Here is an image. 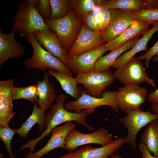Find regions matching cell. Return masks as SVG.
I'll return each instance as SVG.
<instances>
[{
    "mask_svg": "<svg viewBox=\"0 0 158 158\" xmlns=\"http://www.w3.org/2000/svg\"><path fill=\"white\" fill-rule=\"evenodd\" d=\"M67 97L64 93L60 94L45 115L46 128L38 137L33 139V142L37 143L44 137L49 135L51 130L61 124L69 121H75L84 126L88 130L93 129V127L87 123L86 119L88 116L93 112L91 110L85 109L79 113L70 111L64 107L65 101Z\"/></svg>",
    "mask_w": 158,
    "mask_h": 158,
    "instance_id": "6da1fadb",
    "label": "cell"
},
{
    "mask_svg": "<svg viewBox=\"0 0 158 158\" xmlns=\"http://www.w3.org/2000/svg\"><path fill=\"white\" fill-rule=\"evenodd\" d=\"M25 40L31 44L33 50L32 56L24 61L26 69L36 68L44 73L48 69H53L73 76L71 71L61 60L52 55L40 44L33 33L29 34L25 38Z\"/></svg>",
    "mask_w": 158,
    "mask_h": 158,
    "instance_id": "7a4b0ae2",
    "label": "cell"
},
{
    "mask_svg": "<svg viewBox=\"0 0 158 158\" xmlns=\"http://www.w3.org/2000/svg\"><path fill=\"white\" fill-rule=\"evenodd\" d=\"M12 18L14 21L12 31L18 32L21 38L36 31L49 29L29 0L19 2L17 10Z\"/></svg>",
    "mask_w": 158,
    "mask_h": 158,
    "instance_id": "3957f363",
    "label": "cell"
},
{
    "mask_svg": "<svg viewBox=\"0 0 158 158\" xmlns=\"http://www.w3.org/2000/svg\"><path fill=\"white\" fill-rule=\"evenodd\" d=\"M44 21L49 30L56 33L62 47L68 52L76 39L83 23L82 20L72 10L67 15L61 18L49 19Z\"/></svg>",
    "mask_w": 158,
    "mask_h": 158,
    "instance_id": "277c9868",
    "label": "cell"
},
{
    "mask_svg": "<svg viewBox=\"0 0 158 158\" xmlns=\"http://www.w3.org/2000/svg\"><path fill=\"white\" fill-rule=\"evenodd\" d=\"M120 110L126 114L118 119L128 131L125 142L134 150L137 147L136 137L140 130L152 121L158 119V114L144 111L141 107L135 110L126 108Z\"/></svg>",
    "mask_w": 158,
    "mask_h": 158,
    "instance_id": "5b68a950",
    "label": "cell"
},
{
    "mask_svg": "<svg viewBox=\"0 0 158 158\" xmlns=\"http://www.w3.org/2000/svg\"><path fill=\"white\" fill-rule=\"evenodd\" d=\"M81 92L80 96L77 100L64 103L63 105L66 109L75 113H80L85 109L89 110L94 112L96 108L107 106L110 107L115 112H119L116 97V91L105 90L100 98L91 96L84 90H82Z\"/></svg>",
    "mask_w": 158,
    "mask_h": 158,
    "instance_id": "8992f818",
    "label": "cell"
},
{
    "mask_svg": "<svg viewBox=\"0 0 158 158\" xmlns=\"http://www.w3.org/2000/svg\"><path fill=\"white\" fill-rule=\"evenodd\" d=\"M112 140V135L107 129L102 127L89 133H83L74 129L67 135L64 148L71 151L76 150L80 146L90 144L105 145Z\"/></svg>",
    "mask_w": 158,
    "mask_h": 158,
    "instance_id": "52a82bcc",
    "label": "cell"
},
{
    "mask_svg": "<svg viewBox=\"0 0 158 158\" xmlns=\"http://www.w3.org/2000/svg\"><path fill=\"white\" fill-rule=\"evenodd\" d=\"M115 79L123 84H141L146 82L155 87L154 80L149 78L143 63L138 57H134L127 63L114 73Z\"/></svg>",
    "mask_w": 158,
    "mask_h": 158,
    "instance_id": "ba28073f",
    "label": "cell"
},
{
    "mask_svg": "<svg viewBox=\"0 0 158 158\" xmlns=\"http://www.w3.org/2000/svg\"><path fill=\"white\" fill-rule=\"evenodd\" d=\"M78 84L83 85L86 92L93 97L100 98L103 92L114 82V73L110 71L100 72L93 71L75 76Z\"/></svg>",
    "mask_w": 158,
    "mask_h": 158,
    "instance_id": "9c48e42d",
    "label": "cell"
},
{
    "mask_svg": "<svg viewBox=\"0 0 158 158\" xmlns=\"http://www.w3.org/2000/svg\"><path fill=\"white\" fill-rule=\"evenodd\" d=\"M147 95V90L145 87L136 84L124 85L116 91L118 107L119 110L139 109L145 102Z\"/></svg>",
    "mask_w": 158,
    "mask_h": 158,
    "instance_id": "30bf717a",
    "label": "cell"
},
{
    "mask_svg": "<svg viewBox=\"0 0 158 158\" xmlns=\"http://www.w3.org/2000/svg\"><path fill=\"white\" fill-rule=\"evenodd\" d=\"M110 11L111 16L109 24L102 35L105 42L118 37L135 20L133 10L114 9H110Z\"/></svg>",
    "mask_w": 158,
    "mask_h": 158,
    "instance_id": "8fae6325",
    "label": "cell"
},
{
    "mask_svg": "<svg viewBox=\"0 0 158 158\" xmlns=\"http://www.w3.org/2000/svg\"><path fill=\"white\" fill-rule=\"evenodd\" d=\"M107 51L104 45H102L69 58L67 66L75 76L92 71L97 60Z\"/></svg>",
    "mask_w": 158,
    "mask_h": 158,
    "instance_id": "7c38bea8",
    "label": "cell"
},
{
    "mask_svg": "<svg viewBox=\"0 0 158 158\" xmlns=\"http://www.w3.org/2000/svg\"><path fill=\"white\" fill-rule=\"evenodd\" d=\"M102 34L92 31L83 23L73 44L68 52L69 58L94 49L103 45L105 42Z\"/></svg>",
    "mask_w": 158,
    "mask_h": 158,
    "instance_id": "4fadbf2b",
    "label": "cell"
},
{
    "mask_svg": "<svg viewBox=\"0 0 158 158\" xmlns=\"http://www.w3.org/2000/svg\"><path fill=\"white\" fill-rule=\"evenodd\" d=\"M77 126L73 121H69L62 126L55 127L51 130V137L46 144L37 151L28 152L25 155L24 158H40L45 154L56 148H64L67 135Z\"/></svg>",
    "mask_w": 158,
    "mask_h": 158,
    "instance_id": "5bb4252c",
    "label": "cell"
},
{
    "mask_svg": "<svg viewBox=\"0 0 158 158\" xmlns=\"http://www.w3.org/2000/svg\"><path fill=\"white\" fill-rule=\"evenodd\" d=\"M33 33L40 44L54 56L61 60L67 66L68 59V52L62 47L58 36L49 29L36 31Z\"/></svg>",
    "mask_w": 158,
    "mask_h": 158,
    "instance_id": "9a60e30c",
    "label": "cell"
},
{
    "mask_svg": "<svg viewBox=\"0 0 158 158\" xmlns=\"http://www.w3.org/2000/svg\"><path fill=\"white\" fill-rule=\"evenodd\" d=\"M14 82L12 79L0 81V125L6 127L16 113L12 94Z\"/></svg>",
    "mask_w": 158,
    "mask_h": 158,
    "instance_id": "2e32d148",
    "label": "cell"
},
{
    "mask_svg": "<svg viewBox=\"0 0 158 158\" xmlns=\"http://www.w3.org/2000/svg\"><path fill=\"white\" fill-rule=\"evenodd\" d=\"M14 32L5 33L0 29V66L8 60L18 58L25 53V48L17 41Z\"/></svg>",
    "mask_w": 158,
    "mask_h": 158,
    "instance_id": "e0dca14e",
    "label": "cell"
},
{
    "mask_svg": "<svg viewBox=\"0 0 158 158\" xmlns=\"http://www.w3.org/2000/svg\"><path fill=\"white\" fill-rule=\"evenodd\" d=\"M125 138H119L99 147L87 145L76 149L78 158H108L125 143Z\"/></svg>",
    "mask_w": 158,
    "mask_h": 158,
    "instance_id": "ac0fdd59",
    "label": "cell"
},
{
    "mask_svg": "<svg viewBox=\"0 0 158 158\" xmlns=\"http://www.w3.org/2000/svg\"><path fill=\"white\" fill-rule=\"evenodd\" d=\"M149 25L143 21L135 19L121 35L104 45L107 51H111L134 38L143 35L148 30Z\"/></svg>",
    "mask_w": 158,
    "mask_h": 158,
    "instance_id": "d6986e66",
    "label": "cell"
},
{
    "mask_svg": "<svg viewBox=\"0 0 158 158\" xmlns=\"http://www.w3.org/2000/svg\"><path fill=\"white\" fill-rule=\"evenodd\" d=\"M49 75L44 72L43 80L36 82L39 107L44 111H47L57 99V92L54 84L49 80Z\"/></svg>",
    "mask_w": 158,
    "mask_h": 158,
    "instance_id": "ffe728a7",
    "label": "cell"
},
{
    "mask_svg": "<svg viewBox=\"0 0 158 158\" xmlns=\"http://www.w3.org/2000/svg\"><path fill=\"white\" fill-rule=\"evenodd\" d=\"M158 31V21L153 24L152 27L146 31L132 48L120 56L111 67L119 68L127 63L136 54L142 51L147 50V44L149 40L154 34Z\"/></svg>",
    "mask_w": 158,
    "mask_h": 158,
    "instance_id": "44dd1931",
    "label": "cell"
},
{
    "mask_svg": "<svg viewBox=\"0 0 158 158\" xmlns=\"http://www.w3.org/2000/svg\"><path fill=\"white\" fill-rule=\"evenodd\" d=\"M110 16V10L102 5L95 7L82 20L89 29L102 34L108 25Z\"/></svg>",
    "mask_w": 158,
    "mask_h": 158,
    "instance_id": "7402d4cb",
    "label": "cell"
},
{
    "mask_svg": "<svg viewBox=\"0 0 158 158\" xmlns=\"http://www.w3.org/2000/svg\"><path fill=\"white\" fill-rule=\"evenodd\" d=\"M140 38V36L135 37L111 51L107 54L101 56L96 62L93 71L103 72L109 71V68L121 54L132 48Z\"/></svg>",
    "mask_w": 158,
    "mask_h": 158,
    "instance_id": "603a6c76",
    "label": "cell"
},
{
    "mask_svg": "<svg viewBox=\"0 0 158 158\" xmlns=\"http://www.w3.org/2000/svg\"><path fill=\"white\" fill-rule=\"evenodd\" d=\"M33 105L32 112L21 126L16 129L17 133L21 138H26L28 134L32 127L38 124L40 131H44L46 128L45 111L38 107L36 104Z\"/></svg>",
    "mask_w": 158,
    "mask_h": 158,
    "instance_id": "cb8c5ba5",
    "label": "cell"
},
{
    "mask_svg": "<svg viewBox=\"0 0 158 158\" xmlns=\"http://www.w3.org/2000/svg\"><path fill=\"white\" fill-rule=\"evenodd\" d=\"M47 71L49 75L57 80L66 94L74 98L75 100H77L80 97L81 92L78 87L79 84L75 77L53 69H48Z\"/></svg>",
    "mask_w": 158,
    "mask_h": 158,
    "instance_id": "d4e9b609",
    "label": "cell"
},
{
    "mask_svg": "<svg viewBox=\"0 0 158 158\" xmlns=\"http://www.w3.org/2000/svg\"><path fill=\"white\" fill-rule=\"evenodd\" d=\"M140 142L145 145L153 156L158 157V121H152L147 125L140 138Z\"/></svg>",
    "mask_w": 158,
    "mask_h": 158,
    "instance_id": "484cf974",
    "label": "cell"
},
{
    "mask_svg": "<svg viewBox=\"0 0 158 158\" xmlns=\"http://www.w3.org/2000/svg\"><path fill=\"white\" fill-rule=\"evenodd\" d=\"M103 7L109 10L119 9L134 11L147 9L145 0H103Z\"/></svg>",
    "mask_w": 158,
    "mask_h": 158,
    "instance_id": "4316f807",
    "label": "cell"
},
{
    "mask_svg": "<svg viewBox=\"0 0 158 158\" xmlns=\"http://www.w3.org/2000/svg\"><path fill=\"white\" fill-rule=\"evenodd\" d=\"M103 0H71L72 9L82 20L96 7L103 5Z\"/></svg>",
    "mask_w": 158,
    "mask_h": 158,
    "instance_id": "83f0119b",
    "label": "cell"
},
{
    "mask_svg": "<svg viewBox=\"0 0 158 158\" xmlns=\"http://www.w3.org/2000/svg\"><path fill=\"white\" fill-rule=\"evenodd\" d=\"M13 100L24 99L31 102L33 105L37 104L38 98L35 84L24 87L14 86L12 90Z\"/></svg>",
    "mask_w": 158,
    "mask_h": 158,
    "instance_id": "f1b7e54d",
    "label": "cell"
},
{
    "mask_svg": "<svg viewBox=\"0 0 158 158\" xmlns=\"http://www.w3.org/2000/svg\"><path fill=\"white\" fill-rule=\"evenodd\" d=\"M51 13L50 19H58L67 15L71 10V0H50Z\"/></svg>",
    "mask_w": 158,
    "mask_h": 158,
    "instance_id": "f546056e",
    "label": "cell"
},
{
    "mask_svg": "<svg viewBox=\"0 0 158 158\" xmlns=\"http://www.w3.org/2000/svg\"><path fill=\"white\" fill-rule=\"evenodd\" d=\"M16 133V130L12 129L9 126L6 127L0 125V138L5 147L10 158H16V157L13 153L11 148V140Z\"/></svg>",
    "mask_w": 158,
    "mask_h": 158,
    "instance_id": "4dcf8cb0",
    "label": "cell"
},
{
    "mask_svg": "<svg viewBox=\"0 0 158 158\" xmlns=\"http://www.w3.org/2000/svg\"><path fill=\"white\" fill-rule=\"evenodd\" d=\"M136 20L143 21L149 25L158 21V9H146L134 11Z\"/></svg>",
    "mask_w": 158,
    "mask_h": 158,
    "instance_id": "1f68e13d",
    "label": "cell"
},
{
    "mask_svg": "<svg viewBox=\"0 0 158 158\" xmlns=\"http://www.w3.org/2000/svg\"><path fill=\"white\" fill-rule=\"evenodd\" d=\"M29 1L44 20L50 19L51 13V8L49 0H29Z\"/></svg>",
    "mask_w": 158,
    "mask_h": 158,
    "instance_id": "d6a6232c",
    "label": "cell"
},
{
    "mask_svg": "<svg viewBox=\"0 0 158 158\" xmlns=\"http://www.w3.org/2000/svg\"><path fill=\"white\" fill-rule=\"evenodd\" d=\"M158 54V40L144 54L140 56L138 58L140 60H145V64L146 67L149 66L150 59Z\"/></svg>",
    "mask_w": 158,
    "mask_h": 158,
    "instance_id": "836d02e7",
    "label": "cell"
},
{
    "mask_svg": "<svg viewBox=\"0 0 158 158\" xmlns=\"http://www.w3.org/2000/svg\"><path fill=\"white\" fill-rule=\"evenodd\" d=\"M139 150L141 154L140 158H158L153 156L148 150L147 146L144 144L140 143L139 145Z\"/></svg>",
    "mask_w": 158,
    "mask_h": 158,
    "instance_id": "e575fe53",
    "label": "cell"
},
{
    "mask_svg": "<svg viewBox=\"0 0 158 158\" xmlns=\"http://www.w3.org/2000/svg\"><path fill=\"white\" fill-rule=\"evenodd\" d=\"M147 99L152 104L158 103V89L149 93L147 95Z\"/></svg>",
    "mask_w": 158,
    "mask_h": 158,
    "instance_id": "d590c367",
    "label": "cell"
},
{
    "mask_svg": "<svg viewBox=\"0 0 158 158\" xmlns=\"http://www.w3.org/2000/svg\"><path fill=\"white\" fill-rule=\"evenodd\" d=\"M147 9L155 8L158 3V0H145Z\"/></svg>",
    "mask_w": 158,
    "mask_h": 158,
    "instance_id": "8d00e7d4",
    "label": "cell"
},
{
    "mask_svg": "<svg viewBox=\"0 0 158 158\" xmlns=\"http://www.w3.org/2000/svg\"><path fill=\"white\" fill-rule=\"evenodd\" d=\"M78 153L76 150L73 152H71L68 154L58 157L53 158H78Z\"/></svg>",
    "mask_w": 158,
    "mask_h": 158,
    "instance_id": "74e56055",
    "label": "cell"
},
{
    "mask_svg": "<svg viewBox=\"0 0 158 158\" xmlns=\"http://www.w3.org/2000/svg\"><path fill=\"white\" fill-rule=\"evenodd\" d=\"M150 108L154 113L158 114V103L152 104Z\"/></svg>",
    "mask_w": 158,
    "mask_h": 158,
    "instance_id": "f35d334b",
    "label": "cell"
},
{
    "mask_svg": "<svg viewBox=\"0 0 158 158\" xmlns=\"http://www.w3.org/2000/svg\"><path fill=\"white\" fill-rule=\"evenodd\" d=\"M108 158H122V157L118 154H113L111 155Z\"/></svg>",
    "mask_w": 158,
    "mask_h": 158,
    "instance_id": "ab89813d",
    "label": "cell"
},
{
    "mask_svg": "<svg viewBox=\"0 0 158 158\" xmlns=\"http://www.w3.org/2000/svg\"><path fill=\"white\" fill-rule=\"evenodd\" d=\"M152 62L153 63L158 62V54L153 59Z\"/></svg>",
    "mask_w": 158,
    "mask_h": 158,
    "instance_id": "60d3db41",
    "label": "cell"
},
{
    "mask_svg": "<svg viewBox=\"0 0 158 158\" xmlns=\"http://www.w3.org/2000/svg\"><path fill=\"white\" fill-rule=\"evenodd\" d=\"M155 8L158 9V3L156 6Z\"/></svg>",
    "mask_w": 158,
    "mask_h": 158,
    "instance_id": "b9f144b4",
    "label": "cell"
}]
</instances>
